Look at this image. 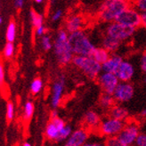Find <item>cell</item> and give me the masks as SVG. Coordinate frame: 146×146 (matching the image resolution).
<instances>
[{
    "mask_svg": "<svg viewBox=\"0 0 146 146\" xmlns=\"http://www.w3.org/2000/svg\"><path fill=\"white\" fill-rule=\"evenodd\" d=\"M120 43V41L105 35V36L103 38V41H102V46H103V48L107 50L109 53H114L119 49Z\"/></svg>",
    "mask_w": 146,
    "mask_h": 146,
    "instance_id": "obj_19",
    "label": "cell"
},
{
    "mask_svg": "<svg viewBox=\"0 0 146 146\" xmlns=\"http://www.w3.org/2000/svg\"><path fill=\"white\" fill-rule=\"evenodd\" d=\"M58 111L56 110H53L52 112H51V119H56V118H59V116H58Z\"/></svg>",
    "mask_w": 146,
    "mask_h": 146,
    "instance_id": "obj_39",
    "label": "cell"
},
{
    "mask_svg": "<svg viewBox=\"0 0 146 146\" xmlns=\"http://www.w3.org/2000/svg\"><path fill=\"white\" fill-rule=\"evenodd\" d=\"M3 23V17H0V24H2Z\"/></svg>",
    "mask_w": 146,
    "mask_h": 146,
    "instance_id": "obj_44",
    "label": "cell"
},
{
    "mask_svg": "<svg viewBox=\"0 0 146 146\" xmlns=\"http://www.w3.org/2000/svg\"><path fill=\"white\" fill-rule=\"evenodd\" d=\"M145 82H146V77H145Z\"/></svg>",
    "mask_w": 146,
    "mask_h": 146,
    "instance_id": "obj_45",
    "label": "cell"
},
{
    "mask_svg": "<svg viewBox=\"0 0 146 146\" xmlns=\"http://www.w3.org/2000/svg\"><path fill=\"white\" fill-rule=\"evenodd\" d=\"M140 65H141V69L143 70V71L146 73V52L141 57Z\"/></svg>",
    "mask_w": 146,
    "mask_h": 146,
    "instance_id": "obj_35",
    "label": "cell"
},
{
    "mask_svg": "<svg viewBox=\"0 0 146 146\" xmlns=\"http://www.w3.org/2000/svg\"><path fill=\"white\" fill-rule=\"evenodd\" d=\"M23 118L25 119H30L34 112V105L32 104V102L28 101L24 104V108H23Z\"/></svg>",
    "mask_w": 146,
    "mask_h": 146,
    "instance_id": "obj_24",
    "label": "cell"
},
{
    "mask_svg": "<svg viewBox=\"0 0 146 146\" xmlns=\"http://www.w3.org/2000/svg\"><path fill=\"white\" fill-rule=\"evenodd\" d=\"M43 1H42V0H36V3H38V4H41Z\"/></svg>",
    "mask_w": 146,
    "mask_h": 146,
    "instance_id": "obj_43",
    "label": "cell"
},
{
    "mask_svg": "<svg viewBox=\"0 0 146 146\" xmlns=\"http://www.w3.org/2000/svg\"><path fill=\"white\" fill-rule=\"evenodd\" d=\"M140 135L139 133V127L135 123H130L125 126L123 130L118 135V138L127 145H132L133 143H135L136 139Z\"/></svg>",
    "mask_w": 146,
    "mask_h": 146,
    "instance_id": "obj_9",
    "label": "cell"
},
{
    "mask_svg": "<svg viewBox=\"0 0 146 146\" xmlns=\"http://www.w3.org/2000/svg\"><path fill=\"white\" fill-rule=\"evenodd\" d=\"M84 120L86 125L90 128H98L101 125V119L97 112L94 111H89L85 114Z\"/></svg>",
    "mask_w": 146,
    "mask_h": 146,
    "instance_id": "obj_17",
    "label": "cell"
},
{
    "mask_svg": "<svg viewBox=\"0 0 146 146\" xmlns=\"http://www.w3.org/2000/svg\"><path fill=\"white\" fill-rule=\"evenodd\" d=\"M69 43L73 54L78 56H92L96 48L83 31L70 34Z\"/></svg>",
    "mask_w": 146,
    "mask_h": 146,
    "instance_id": "obj_1",
    "label": "cell"
},
{
    "mask_svg": "<svg viewBox=\"0 0 146 146\" xmlns=\"http://www.w3.org/2000/svg\"><path fill=\"white\" fill-rule=\"evenodd\" d=\"M106 146H129L125 143H123L118 136H112V137H108L105 140Z\"/></svg>",
    "mask_w": 146,
    "mask_h": 146,
    "instance_id": "obj_27",
    "label": "cell"
},
{
    "mask_svg": "<svg viewBox=\"0 0 146 146\" xmlns=\"http://www.w3.org/2000/svg\"><path fill=\"white\" fill-rule=\"evenodd\" d=\"M43 88V81L40 78H35L31 84V91L33 94H38Z\"/></svg>",
    "mask_w": 146,
    "mask_h": 146,
    "instance_id": "obj_26",
    "label": "cell"
},
{
    "mask_svg": "<svg viewBox=\"0 0 146 146\" xmlns=\"http://www.w3.org/2000/svg\"><path fill=\"white\" fill-rule=\"evenodd\" d=\"M72 63L81 70L90 78L99 77L102 70V64L97 62L92 56H78L73 57Z\"/></svg>",
    "mask_w": 146,
    "mask_h": 146,
    "instance_id": "obj_4",
    "label": "cell"
},
{
    "mask_svg": "<svg viewBox=\"0 0 146 146\" xmlns=\"http://www.w3.org/2000/svg\"><path fill=\"white\" fill-rule=\"evenodd\" d=\"M110 118H112L118 120L124 121L127 119L128 117V111L125 108L120 105H114L110 109Z\"/></svg>",
    "mask_w": 146,
    "mask_h": 146,
    "instance_id": "obj_18",
    "label": "cell"
},
{
    "mask_svg": "<svg viewBox=\"0 0 146 146\" xmlns=\"http://www.w3.org/2000/svg\"><path fill=\"white\" fill-rule=\"evenodd\" d=\"M140 115H141L142 117H143V118H145V117H146V109L142 110V111L140 112Z\"/></svg>",
    "mask_w": 146,
    "mask_h": 146,
    "instance_id": "obj_41",
    "label": "cell"
},
{
    "mask_svg": "<svg viewBox=\"0 0 146 146\" xmlns=\"http://www.w3.org/2000/svg\"><path fill=\"white\" fill-rule=\"evenodd\" d=\"M136 146H146V134H140L135 142Z\"/></svg>",
    "mask_w": 146,
    "mask_h": 146,
    "instance_id": "obj_33",
    "label": "cell"
},
{
    "mask_svg": "<svg viewBox=\"0 0 146 146\" xmlns=\"http://www.w3.org/2000/svg\"><path fill=\"white\" fill-rule=\"evenodd\" d=\"M88 140V133L86 129L78 128L73 131L63 146H83Z\"/></svg>",
    "mask_w": 146,
    "mask_h": 146,
    "instance_id": "obj_12",
    "label": "cell"
},
{
    "mask_svg": "<svg viewBox=\"0 0 146 146\" xmlns=\"http://www.w3.org/2000/svg\"><path fill=\"white\" fill-rule=\"evenodd\" d=\"M23 4H24V2L23 0H15V1H14V6H15V8H17V9L23 8Z\"/></svg>",
    "mask_w": 146,
    "mask_h": 146,
    "instance_id": "obj_37",
    "label": "cell"
},
{
    "mask_svg": "<svg viewBox=\"0 0 146 146\" xmlns=\"http://www.w3.org/2000/svg\"><path fill=\"white\" fill-rule=\"evenodd\" d=\"M72 129L70 126H66L65 127L59 134V136L57 138V142H62V141H64V140H67L68 138L70 136V135L72 134Z\"/></svg>",
    "mask_w": 146,
    "mask_h": 146,
    "instance_id": "obj_25",
    "label": "cell"
},
{
    "mask_svg": "<svg viewBox=\"0 0 146 146\" xmlns=\"http://www.w3.org/2000/svg\"><path fill=\"white\" fill-rule=\"evenodd\" d=\"M45 32H46V28L44 25L39 26L38 28L36 29V33L38 36H43L44 34H45Z\"/></svg>",
    "mask_w": 146,
    "mask_h": 146,
    "instance_id": "obj_36",
    "label": "cell"
},
{
    "mask_svg": "<svg viewBox=\"0 0 146 146\" xmlns=\"http://www.w3.org/2000/svg\"><path fill=\"white\" fill-rule=\"evenodd\" d=\"M135 8L142 14L146 13V0H138V1H136L135 3Z\"/></svg>",
    "mask_w": 146,
    "mask_h": 146,
    "instance_id": "obj_32",
    "label": "cell"
},
{
    "mask_svg": "<svg viewBox=\"0 0 146 146\" xmlns=\"http://www.w3.org/2000/svg\"><path fill=\"white\" fill-rule=\"evenodd\" d=\"M82 26H83V18L80 15H78V14L69 17L68 20L66 21V24H65L66 31L69 34L81 31Z\"/></svg>",
    "mask_w": 146,
    "mask_h": 146,
    "instance_id": "obj_16",
    "label": "cell"
},
{
    "mask_svg": "<svg viewBox=\"0 0 146 146\" xmlns=\"http://www.w3.org/2000/svg\"><path fill=\"white\" fill-rule=\"evenodd\" d=\"M15 38H16V25L14 23L11 21L6 28L5 38H6L7 42L13 43L14 41V39H15Z\"/></svg>",
    "mask_w": 146,
    "mask_h": 146,
    "instance_id": "obj_22",
    "label": "cell"
},
{
    "mask_svg": "<svg viewBox=\"0 0 146 146\" xmlns=\"http://www.w3.org/2000/svg\"><path fill=\"white\" fill-rule=\"evenodd\" d=\"M134 86L128 82H119L113 93V97L115 101L125 103L131 100L134 96Z\"/></svg>",
    "mask_w": 146,
    "mask_h": 146,
    "instance_id": "obj_10",
    "label": "cell"
},
{
    "mask_svg": "<svg viewBox=\"0 0 146 146\" xmlns=\"http://www.w3.org/2000/svg\"><path fill=\"white\" fill-rule=\"evenodd\" d=\"M30 15H31V23H32V25L36 29L38 28L39 26H42L43 25V23H44V17L42 14L36 13L34 9L31 10L30 12Z\"/></svg>",
    "mask_w": 146,
    "mask_h": 146,
    "instance_id": "obj_23",
    "label": "cell"
},
{
    "mask_svg": "<svg viewBox=\"0 0 146 146\" xmlns=\"http://www.w3.org/2000/svg\"><path fill=\"white\" fill-rule=\"evenodd\" d=\"M114 102H115V99L112 94L104 93L102 94V96L100 98V104L102 105V107H104L105 109H111V107H113Z\"/></svg>",
    "mask_w": 146,
    "mask_h": 146,
    "instance_id": "obj_21",
    "label": "cell"
},
{
    "mask_svg": "<svg viewBox=\"0 0 146 146\" xmlns=\"http://www.w3.org/2000/svg\"><path fill=\"white\" fill-rule=\"evenodd\" d=\"M142 25L146 28V13L142 14Z\"/></svg>",
    "mask_w": 146,
    "mask_h": 146,
    "instance_id": "obj_40",
    "label": "cell"
},
{
    "mask_svg": "<svg viewBox=\"0 0 146 146\" xmlns=\"http://www.w3.org/2000/svg\"><path fill=\"white\" fill-rule=\"evenodd\" d=\"M115 21L127 26L136 28L142 25V13L138 12L135 6L133 7L128 5L125 10L119 13Z\"/></svg>",
    "mask_w": 146,
    "mask_h": 146,
    "instance_id": "obj_6",
    "label": "cell"
},
{
    "mask_svg": "<svg viewBox=\"0 0 146 146\" xmlns=\"http://www.w3.org/2000/svg\"><path fill=\"white\" fill-rule=\"evenodd\" d=\"M111 56V53H109L107 50L103 47H96L92 54V57L94 59L102 65L106 62Z\"/></svg>",
    "mask_w": 146,
    "mask_h": 146,
    "instance_id": "obj_20",
    "label": "cell"
},
{
    "mask_svg": "<svg viewBox=\"0 0 146 146\" xmlns=\"http://www.w3.org/2000/svg\"><path fill=\"white\" fill-rule=\"evenodd\" d=\"M98 82L105 94H113L119 84V79L113 73L102 72L98 77Z\"/></svg>",
    "mask_w": 146,
    "mask_h": 146,
    "instance_id": "obj_8",
    "label": "cell"
},
{
    "mask_svg": "<svg viewBox=\"0 0 146 146\" xmlns=\"http://www.w3.org/2000/svg\"><path fill=\"white\" fill-rule=\"evenodd\" d=\"M23 146H32V145H31L30 143H28V142H27V143H24Z\"/></svg>",
    "mask_w": 146,
    "mask_h": 146,
    "instance_id": "obj_42",
    "label": "cell"
},
{
    "mask_svg": "<svg viewBox=\"0 0 146 146\" xmlns=\"http://www.w3.org/2000/svg\"><path fill=\"white\" fill-rule=\"evenodd\" d=\"M135 32V28L124 25L119 23H111L106 28V36H111L119 41H124L130 38Z\"/></svg>",
    "mask_w": 146,
    "mask_h": 146,
    "instance_id": "obj_5",
    "label": "cell"
},
{
    "mask_svg": "<svg viewBox=\"0 0 146 146\" xmlns=\"http://www.w3.org/2000/svg\"><path fill=\"white\" fill-rule=\"evenodd\" d=\"M67 125L61 118H56L54 119H51V121L47 124L46 128V135L52 140H57L58 136L61 131L66 127Z\"/></svg>",
    "mask_w": 146,
    "mask_h": 146,
    "instance_id": "obj_11",
    "label": "cell"
},
{
    "mask_svg": "<svg viewBox=\"0 0 146 146\" xmlns=\"http://www.w3.org/2000/svg\"><path fill=\"white\" fill-rule=\"evenodd\" d=\"M134 74H135L134 65L127 61H123L119 70L115 73V75L118 77L119 81L121 82H128L133 78Z\"/></svg>",
    "mask_w": 146,
    "mask_h": 146,
    "instance_id": "obj_14",
    "label": "cell"
},
{
    "mask_svg": "<svg viewBox=\"0 0 146 146\" xmlns=\"http://www.w3.org/2000/svg\"><path fill=\"white\" fill-rule=\"evenodd\" d=\"M64 85H65V77L62 75L59 79L53 85V94H52V99H51V104L52 106L55 109L61 104V100L62 97L63 89H64Z\"/></svg>",
    "mask_w": 146,
    "mask_h": 146,
    "instance_id": "obj_13",
    "label": "cell"
},
{
    "mask_svg": "<svg viewBox=\"0 0 146 146\" xmlns=\"http://www.w3.org/2000/svg\"><path fill=\"white\" fill-rule=\"evenodd\" d=\"M41 44H42V47L44 50L46 51H49L52 49V47H54V45L52 41H51V38L49 36H42V39H41Z\"/></svg>",
    "mask_w": 146,
    "mask_h": 146,
    "instance_id": "obj_30",
    "label": "cell"
},
{
    "mask_svg": "<svg viewBox=\"0 0 146 146\" xmlns=\"http://www.w3.org/2000/svg\"><path fill=\"white\" fill-rule=\"evenodd\" d=\"M129 5L124 0H107L100 5L99 18L105 23H113L119 13Z\"/></svg>",
    "mask_w": 146,
    "mask_h": 146,
    "instance_id": "obj_3",
    "label": "cell"
},
{
    "mask_svg": "<svg viewBox=\"0 0 146 146\" xmlns=\"http://www.w3.org/2000/svg\"><path fill=\"white\" fill-rule=\"evenodd\" d=\"M5 79V70L3 65H0V83H3Z\"/></svg>",
    "mask_w": 146,
    "mask_h": 146,
    "instance_id": "obj_38",
    "label": "cell"
},
{
    "mask_svg": "<svg viewBox=\"0 0 146 146\" xmlns=\"http://www.w3.org/2000/svg\"><path fill=\"white\" fill-rule=\"evenodd\" d=\"M69 35L66 31L61 30L54 42V54L61 64H67L72 62L73 57L75 56L69 43Z\"/></svg>",
    "mask_w": 146,
    "mask_h": 146,
    "instance_id": "obj_2",
    "label": "cell"
},
{
    "mask_svg": "<svg viewBox=\"0 0 146 146\" xmlns=\"http://www.w3.org/2000/svg\"><path fill=\"white\" fill-rule=\"evenodd\" d=\"M123 61L124 60L121 56L118 54H112L106 62H104L102 65V70H103V72L113 73V74H115L117 70H119Z\"/></svg>",
    "mask_w": 146,
    "mask_h": 146,
    "instance_id": "obj_15",
    "label": "cell"
},
{
    "mask_svg": "<svg viewBox=\"0 0 146 146\" xmlns=\"http://www.w3.org/2000/svg\"><path fill=\"white\" fill-rule=\"evenodd\" d=\"M126 123L121 120H118L112 118H108L101 122L99 127L100 133L107 137L118 136L119 133L125 127Z\"/></svg>",
    "mask_w": 146,
    "mask_h": 146,
    "instance_id": "obj_7",
    "label": "cell"
},
{
    "mask_svg": "<svg viewBox=\"0 0 146 146\" xmlns=\"http://www.w3.org/2000/svg\"><path fill=\"white\" fill-rule=\"evenodd\" d=\"M83 146H106L105 140L101 138H88V140Z\"/></svg>",
    "mask_w": 146,
    "mask_h": 146,
    "instance_id": "obj_28",
    "label": "cell"
},
{
    "mask_svg": "<svg viewBox=\"0 0 146 146\" xmlns=\"http://www.w3.org/2000/svg\"><path fill=\"white\" fill-rule=\"evenodd\" d=\"M62 16V10L61 9H57L52 15V21H59Z\"/></svg>",
    "mask_w": 146,
    "mask_h": 146,
    "instance_id": "obj_34",
    "label": "cell"
},
{
    "mask_svg": "<svg viewBox=\"0 0 146 146\" xmlns=\"http://www.w3.org/2000/svg\"><path fill=\"white\" fill-rule=\"evenodd\" d=\"M14 53V46L11 42H7L3 49V54L5 58H10Z\"/></svg>",
    "mask_w": 146,
    "mask_h": 146,
    "instance_id": "obj_29",
    "label": "cell"
},
{
    "mask_svg": "<svg viewBox=\"0 0 146 146\" xmlns=\"http://www.w3.org/2000/svg\"><path fill=\"white\" fill-rule=\"evenodd\" d=\"M14 117V105L11 102H8L6 104V119L7 120H12Z\"/></svg>",
    "mask_w": 146,
    "mask_h": 146,
    "instance_id": "obj_31",
    "label": "cell"
}]
</instances>
